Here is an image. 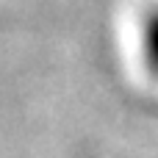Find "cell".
<instances>
[{
	"instance_id": "1",
	"label": "cell",
	"mask_w": 158,
	"mask_h": 158,
	"mask_svg": "<svg viewBox=\"0 0 158 158\" xmlns=\"http://www.w3.org/2000/svg\"><path fill=\"white\" fill-rule=\"evenodd\" d=\"M142 56L147 69L158 78V8H153L142 22Z\"/></svg>"
}]
</instances>
